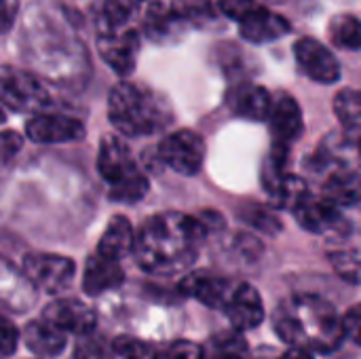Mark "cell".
<instances>
[{
    "label": "cell",
    "mask_w": 361,
    "mask_h": 359,
    "mask_svg": "<svg viewBox=\"0 0 361 359\" xmlns=\"http://www.w3.org/2000/svg\"><path fill=\"white\" fill-rule=\"evenodd\" d=\"M97 169L110 188L140 174V169L131 157L129 146L118 135H106L102 140L99 157H97Z\"/></svg>",
    "instance_id": "obj_10"
},
{
    "label": "cell",
    "mask_w": 361,
    "mask_h": 359,
    "mask_svg": "<svg viewBox=\"0 0 361 359\" xmlns=\"http://www.w3.org/2000/svg\"><path fill=\"white\" fill-rule=\"evenodd\" d=\"M241 218L250 224V226H254V229H258V231H262V233H271V235H277L279 231H281V224H279V220L271 214V212H267V209H262V207H245L243 212H241Z\"/></svg>",
    "instance_id": "obj_30"
},
{
    "label": "cell",
    "mask_w": 361,
    "mask_h": 359,
    "mask_svg": "<svg viewBox=\"0 0 361 359\" xmlns=\"http://www.w3.org/2000/svg\"><path fill=\"white\" fill-rule=\"evenodd\" d=\"M23 341L27 349L42 358L59 355L66 347V334L55 324L47 322L44 317L40 322H30L23 332Z\"/></svg>",
    "instance_id": "obj_20"
},
{
    "label": "cell",
    "mask_w": 361,
    "mask_h": 359,
    "mask_svg": "<svg viewBox=\"0 0 361 359\" xmlns=\"http://www.w3.org/2000/svg\"><path fill=\"white\" fill-rule=\"evenodd\" d=\"M269 123L277 144L290 146L292 142H296L302 133V112L298 102L288 93H277L273 97Z\"/></svg>",
    "instance_id": "obj_17"
},
{
    "label": "cell",
    "mask_w": 361,
    "mask_h": 359,
    "mask_svg": "<svg viewBox=\"0 0 361 359\" xmlns=\"http://www.w3.org/2000/svg\"><path fill=\"white\" fill-rule=\"evenodd\" d=\"M25 133L38 144H61L80 140L85 135V125L78 118L63 114H36L27 121Z\"/></svg>",
    "instance_id": "obj_12"
},
{
    "label": "cell",
    "mask_w": 361,
    "mask_h": 359,
    "mask_svg": "<svg viewBox=\"0 0 361 359\" xmlns=\"http://www.w3.org/2000/svg\"><path fill=\"white\" fill-rule=\"evenodd\" d=\"M273 326L283 343L317 353H332L347 339L336 309L328 300L309 294L283 300L273 313Z\"/></svg>",
    "instance_id": "obj_2"
},
{
    "label": "cell",
    "mask_w": 361,
    "mask_h": 359,
    "mask_svg": "<svg viewBox=\"0 0 361 359\" xmlns=\"http://www.w3.org/2000/svg\"><path fill=\"white\" fill-rule=\"evenodd\" d=\"M300 70L317 83H336L341 78V63L334 53L315 38H300L294 44Z\"/></svg>",
    "instance_id": "obj_11"
},
{
    "label": "cell",
    "mask_w": 361,
    "mask_h": 359,
    "mask_svg": "<svg viewBox=\"0 0 361 359\" xmlns=\"http://www.w3.org/2000/svg\"><path fill=\"white\" fill-rule=\"evenodd\" d=\"M108 116L123 135H152L171 123V108L157 91L118 83L108 97Z\"/></svg>",
    "instance_id": "obj_3"
},
{
    "label": "cell",
    "mask_w": 361,
    "mask_h": 359,
    "mask_svg": "<svg viewBox=\"0 0 361 359\" xmlns=\"http://www.w3.org/2000/svg\"><path fill=\"white\" fill-rule=\"evenodd\" d=\"M279 359H315L313 358V353L309 351V349H300V347H294V349H290V351H286L283 355Z\"/></svg>",
    "instance_id": "obj_37"
},
{
    "label": "cell",
    "mask_w": 361,
    "mask_h": 359,
    "mask_svg": "<svg viewBox=\"0 0 361 359\" xmlns=\"http://www.w3.org/2000/svg\"><path fill=\"white\" fill-rule=\"evenodd\" d=\"M205 359H247V341L241 330H228L214 334L203 347Z\"/></svg>",
    "instance_id": "obj_23"
},
{
    "label": "cell",
    "mask_w": 361,
    "mask_h": 359,
    "mask_svg": "<svg viewBox=\"0 0 361 359\" xmlns=\"http://www.w3.org/2000/svg\"><path fill=\"white\" fill-rule=\"evenodd\" d=\"M23 275L34 288L59 294L74 277V262L57 254H27L23 258Z\"/></svg>",
    "instance_id": "obj_6"
},
{
    "label": "cell",
    "mask_w": 361,
    "mask_h": 359,
    "mask_svg": "<svg viewBox=\"0 0 361 359\" xmlns=\"http://www.w3.org/2000/svg\"><path fill=\"white\" fill-rule=\"evenodd\" d=\"M298 224L311 233L317 235H328V233H338L345 226V220L338 212V205H334L330 199L315 197L307 193L294 207H292Z\"/></svg>",
    "instance_id": "obj_9"
},
{
    "label": "cell",
    "mask_w": 361,
    "mask_h": 359,
    "mask_svg": "<svg viewBox=\"0 0 361 359\" xmlns=\"http://www.w3.org/2000/svg\"><path fill=\"white\" fill-rule=\"evenodd\" d=\"M15 347H17V328L8 320H4L2 322V351H4V355H11L15 351Z\"/></svg>",
    "instance_id": "obj_35"
},
{
    "label": "cell",
    "mask_w": 361,
    "mask_h": 359,
    "mask_svg": "<svg viewBox=\"0 0 361 359\" xmlns=\"http://www.w3.org/2000/svg\"><path fill=\"white\" fill-rule=\"evenodd\" d=\"M2 104L15 112H36L40 110L49 95L44 87L27 72L2 68V83H0Z\"/></svg>",
    "instance_id": "obj_7"
},
{
    "label": "cell",
    "mask_w": 361,
    "mask_h": 359,
    "mask_svg": "<svg viewBox=\"0 0 361 359\" xmlns=\"http://www.w3.org/2000/svg\"><path fill=\"white\" fill-rule=\"evenodd\" d=\"M163 165L171 167L176 174L192 176L201 169L205 161V142L199 133L182 129L169 133L157 148Z\"/></svg>",
    "instance_id": "obj_5"
},
{
    "label": "cell",
    "mask_w": 361,
    "mask_h": 359,
    "mask_svg": "<svg viewBox=\"0 0 361 359\" xmlns=\"http://www.w3.org/2000/svg\"><path fill=\"white\" fill-rule=\"evenodd\" d=\"M123 279H125V273H123L118 260H112V258L95 252L93 256H89V260L85 264L82 290L89 296H97V294L118 288L123 284Z\"/></svg>",
    "instance_id": "obj_18"
},
{
    "label": "cell",
    "mask_w": 361,
    "mask_h": 359,
    "mask_svg": "<svg viewBox=\"0 0 361 359\" xmlns=\"http://www.w3.org/2000/svg\"><path fill=\"white\" fill-rule=\"evenodd\" d=\"M218 6L226 17H231L235 21H241L250 13H254L260 4L256 0H218Z\"/></svg>",
    "instance_id": "obj_32"
},
{
    "label": "cell",
    "mask_w": 361,
    "mask_h": 359,
    "mask_svg": "<svg viewBox=\"0 0 361 359\" xmlns=\"http://www.w3.org/2000/svg\"><path fill=\"white\" fill-rule=\"evenodd\" d=\"M226 104L237 116H243L250 121H264L271 114L273 95L264 87L241 83V85L231 87V91L226 93Z\"/></svg>",
    "instance_id": "obj_16"
},
{
    "label": "cell",
    "mask_w": 361,
    "mask_h": 359,
    "mask_svg": "<svg viewBox=\"0 0 361 359\" xmlns=\"http://www.w3.org/2000/svg\"><path fill=\"white\" fill-rule=\"evenodd\" d=\"M17 8H19L17 0H2V30L4 32L11 28V23L17 15Z\"/></svg>",
    "instance_id": "obj_36"
},
{
    "label": "cell",
    "mask_w": 361,
    "mask_h": 359,
    "mask_svg": "<svg viewBox=\"0 0 361 359\" xmlns=\"http://www.w3.org/2000/svg\"><path fill=\"white\" fill-rule=\"evenodd\" d=\"M114 347L108 345V341L95 332L80 336L74 347V359H114Z\"/></svg>",
    "instance_id": "obj_27"
},
{
    "label": "cell",
    "mask_w": 361,
    "mask_h": 359,
    "mask_svg": "<svg viewBox=\"0 0 361 359\" xmlns=\"http://www.w3.org/2000/svg\"><path fill=\"white\" fill-rule=\"evenodd\" d=\"M334 112L349 133L361 135V91H338V95L334 97Z\"/></svg>",
    "instance_id": "obj_24"
},
{
    "label": "cell",
    "mask_w": 361,
    "mask_h": 359,
    "mask_svg": "<svg viewBox=\"0 0 361 359\" xmlns=\"http://www.w3.org/2000/svg\"><path fill=\"white\" fill-rule=\"evenodd\" d=\"M324 197L338 207H351L361 203V174L353 169L332 171L324 184Z\"/></svg>",
    "instance_id": "obj_22"
},
{
    "label": "cell",
    "mask_w": 361,
    "mask_h": 359,
    "mask_svg": "<svg viewBox=\"0 0 361 359\" xmlns=\"http://www.w3.org/2000/svg\"><path fill=\"white\" fill-rule=\"evenodd\" d=\"M360 159H361V140H360Z\"/></svg>",
    "instance_id": "obj_38"
},
{
    "label": "cell",
    "mask_w": 361,
    "mask_h": 359,
    "mask_svg": "<svg viewBox=\"0 0 361 359\" xmlns=\"http://www.w3.org/2000/svg\"><path fill=\"white\" fill-rule=\"evenodd\" d=\"M133 248H135V233L129 220L125 216H114L97 243V252L112 260H121L127 254H131Z\"/></svg>",
    "instance_id": "obj_21"
},
{
    "label": "cell",
    "mask_w": 361,
    "mask_h": 359,
    "mask_svg": "<svg viewBox=\"0 0 361 359\" xmlns=\"http://www.w3.org/2000/svg\"><path fill=\"white\" fill-rule=\"evenodd\" d=\"M21 148V135L15 131H4L2 133V161L4 165H8V161L19 152Z\"/></svg>",
    "instance_id": "obj_34"
},
{
    "label": "cell",
    "mask_w": 361,
    "mask_h": 359,
    "mask_svg": "<svg viewBox=\"0 0 361 359\" xmlns=\"http://www.w3.org/2000/svg\"><path fill=\"white\" fill-rule=\"evenodd\" d=\"M207 226L201 218L178 212H163L148 218L135 233L137 264L159 277L184 273L199 254Z\"/></svg>",
    "instance_id": "obj_1"
},
{
    "label": "cell",
    "mask_w": 361,
    "mask_h": 359,
    "mask_svg": "<svg viewBox=\"0 0 361 359\" xmlns=\"http://www.w3.org/2000/svg\"><path fill=\"white\" fill-rule=\"evenodd\" d=\"M97 49L102 59L118 74H129L135 66L140 51V36L129 25L118 28H99Z\"/></svg>",
    "instance_id": "obj_8"
},
{
    "label": "cell",
    "mask_w": 361,
    "mask_h": 359,
    "mask_svg": "<svg viewBox=\"0 0 361 359\" xmlns=\"http://www.w3.org/2000/svg\"><path fill=\"white\" fill-rule=\"evenodd\" d=\"M42 317L51 324H55L59 330L63 332H70V334H78V336H85V334H91L97 326V317H95V311L80 303V300H74V298H59V300H53Z\"/></svg>",
    "instance_id": "obj_13"
},
{
    "label": "cell",
    "mask_w": 361,
    "mask_h": 359,
    "mask_svg": "<svg viewBox=\"0 0 361 359\" xmlns=\"http://www.w3.org/2000/svg\"><path fill=\"white\" fill-rule=\"evenodd\" d=\"M224 313L235 330L245 332V330H252L262 324L264 305H262V298L256 288H252L250 284H239V286H235V290L224 307Z\"/></svg>",
    "instance_id": "obj_14"
},
{
    "label": "cell",
    "mask_w": 361,
    "mask_h": 359,
    "mask_svg": "<svg viewBox=\"0 0 361 359\" xmlns=\"http://www.w3.org/2000/svg\"><path fill=\"white\" fill-rule=\"evenodd\" d=\"M146 193H148V180L140 171L137 176H133V178L112 186L110 188V199L112 201H121V203H135V201L144 199Z\"/></svg>",
    "instance_id": "obj_28"
},
{
    "label": "cell",
    "mask_w": 361,
    "mask_h": 359,
    "mask_svg": "<svg viewBox=\"0 0 361 359\" xmlns=\"http://www.w3.org/2000/svg\"><path fill=\"white\" fill-rule=\"evenodd\" d=\"M112 347L123 359H157V349L135 336H118L114 339Z\"/></svg>",
    "instance_id": "obj_29"
},
{
    "label": "cell",
    "mask_w": 361,
    "mask_h": 359,
    "mask_svg": "<svg viewBox=\"0 0 361 359\" xmlns=\"http://www.w3.org/2000/svg\"><path fill=\"white\" fill-rule=\"evenodd\" d=\"M343 324H345V334L347 339H351L355 345L361 347V305L351 307L345 317H343Z\"/></svg>",
    "instance_id": "obj_33"
},
{
    "label": "cell",
    "mask_w": 361,
    "mask_h": 359,
    "mask_svg": "<svg viewBox=\"0 0 361 359\" xmlns=\"http://www.w3.org/2000/svg\"><path fill=\"white\" fill-rule=\"evenodd\" d=\"M180 290H182V294L203 303L209 309H222L224 311L235 286L224 277L199 271V273L186 275L184 281L180 284Z\"/></svg>",
    "instance_id": "obj_15"
},
{
    "label": "cell",
    "mask_w": 361,
    "mask_h": 359,
    "mask_svg": "<svg viewBox=\"0 0 361 359\" xmlns=\"http://www.w3.org/2000/svg\"><path fill=\"white\" fill-rule=\"evenodd\" d=\"M157 359H205L203 349L190 341H173L157 349Z\"/></svg>",
    "instance_id": "obj_31"
},
{
    "label": "cell",
    "mask_w": 361,
    "mask_h": 359,
    "mask_svg": "<svg viewBox=\"0 0 361 359\" xmlns=\"http://www.w3.org/2000/svg\"><path fill=\"white\" fill-rule=\"evenodd\" d=\"M332 42L343 49H361V19L351 15H338L330 23Z\"/></svg>",
    "instance_id": "obj_25"
},
{
    "label": "cell",
    "mask_w": 361,
    "mask_h": 359,
    "mask_svg": "<svg viewBox=\"0 0 361 359\" xmlns=\"http://www.w3.org/2000/svg\"><path fill=\"white\" fill-rule=\"evenodd\" d=\"M131 2H142V0H131Z\"/></svg>",
    "instance_id": "obj_39"
},
{
    "label": "cell",
    "mask_w": 361,
    "mask_h": 359,
    "mask_svg": "<svg viewBox=\"0 0 361 359\" xmlns=\"http://www.w3.org/2000/svg\"><path fill=\"white\" fill-rule=\"evenodd\" d=\"M239 32L245 40L260 44V42H271V40L281 38L286 32H290V23L281 15L264 6H258L254 13H250L245 19L239 21Z\"/></svg>",
    "instance_id": "obj_19"
},
{
    "label": "cell",
    "mask_w": 361,
    "mask_h": 359,
    "mask_svg": "<svg viewBox=\"0 0 361 359\" xmlns=\"http://www.w3.org/2000/svg\"><path fill=\"white\" fill-rule=\"evenodd\" d=\"M214 19L209 0H150L144 30L157 42H171L190 28H203Z\"/></svg>",
    "instance_id": "obj_4"
},
{
    "label": "cell",
    "mask_w": 361,
    "mask_h": 359,
    "mask_svg": "<svg viewBox=\"0 0 361 359\" xmlns=\"http://www.w3.org/2000/svg\"><path fill=\"white\" fill-rule=\"evenodd\" d=\"M334 273L347 284H361V250H338L330 256Z\"/></svg>",
    "instance_id": "obj_26"
}]
</instances>
